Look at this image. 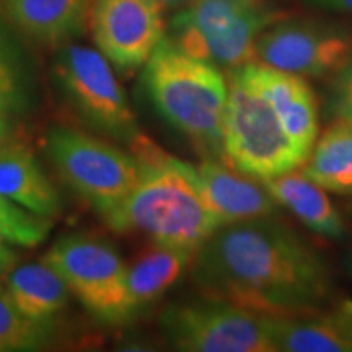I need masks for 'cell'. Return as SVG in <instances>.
I'll return each instance as SVG.
<instances>
[{"instance_id": "cell-15", "label": "cell", "mask_w": 352, "mask_h": 352, "mask_svg": "<svg viewBox=\"0 0 352 352\" xmlns=\"http://www.w3.org/2000/svg\"><path fill=\"white\" fill-rule=\"evenodd\" d=\"M0 195L28 209L51 217L60 209V197L33 152L19 140L0 148Z\"/></svg>"}, {"instance_id": "cell-7", "label": "cell", "mask_w": 352, "mask_h": 352, "mask_svg": "<svg viewBox=\"0 0 352 352\" xmlns=\"http://www.w3.org/2000/svg\"><path fill=\"white\" fill-rule=\"evenodd\" d=\"M166 342L183 352H277L270 316L233 303L202 300L171 303L160 314Z\"/></svg>"}, {"instance_id": "cell-10", "label": "cell", "mask_w": 352, "mask_h": 352, "mask_svg": "<svg viewBox=\"0 0 352 352\" xmlns=\"http://www.w3.org/2000/svg\"><path fill=\"white\" fill-rule=\"evenodd\" d=\"M352 54V33L316 20H279L254 44V60L300 77L334 76Z\"/></svg>"}, {"instance_id": "cell-22", "label": "cell", "mask_w": 352, "mask_h": 352, "mask_svg": "<svg viewBox=\"0 0 352 352\" xmlns=\"http://www.w3.org/2000/svg\"><path fill=\"white\" fill-rule=\"evenodd\" d=\"M51 227L50 217L30 212L0 195V240L33 248L46 240Z\"/></svg>"}, {"instance_id": "cell-1", "label": "cell", "mask_w": 352, "mask_h": 352, "mask_svg": "<svg viewBox=\"0 0 352 352\" xmlns=\"http://www.w3.org/2000/svg\"><path fill=\"white\" fill-rule=\"evenodd\" d=\"M191 276L202 297L271 318L321 310L334 298L323 256L272 215L217 228L196 250Z\"/></svg>"}, {"instance_id": "cell-5", "label": "cell", "mask_w": 352, "mask_h": 352, "mask_svg": "<svg viewBox=\"0 0 352 352\" xmlns=\"http://www.w3.org/2000/svg\"><path fill=\"white\" fill-rule=\"evenodd\" d=\"M280 20L270 0H188L171 21L179 50L217 67L235 69L254 60V44Z\"/></svg>"}, {"instance_id": "cell-17", "label": "cell", "mask_w": 352, "mask_h": 352, "mask_svg": "<svg viewBox=\"0 0 352 352\" xmlns=\"http://www.w3.org/2000/svg\"><path fill=\"white\" fill-rule=\"evenodd\" d=\"M91 0H2V8L30 38L59 43L80 33Z\"/></svg>"}, {"instance_id": "cell-3", "label": "cell", "mask_w": 352, "mask_h": 352, "mask_svg": "<svg viewBox=\"0 0 352 352\" xmlns=\"http://www.w3.org/2000/svg\"><path fill=\"white\" fill-rule=\"evenodd\" d=\"M144 85L157 111L204 158L226 164L223 118L228 83L217 65L189 56L170 38L145 63Z\"/></svg>"}, {"instance_id": "cell-13", "label": "cell", "mask_w": 352, "mask_h": 352, "mask_svg": "<svg viewBox=\"0 0 352 352\" xmlns=\"http://www.w3.org/2000/svg\"><path fill=\"white\" fill-rule=\"evenodd\" d=\"M206 199L223 226L270 217L277 210L274 201L259 179L246 176L219 160L204 158L196 166Z\"/></svg>"}, {"instance_id": "cell-27", "label": "cell", "mask_w": 352, "mask_h": 352, "mask_svg": "<svg viewBox=\"0 0 352 352\" xmlns=\"http://www.w3.org/2000/svg\"><path fill=\"white\" fill-rule=\"evenodd\" d=\"M12 140H15V138H13V129L10 120H8V114L0 109V148L3 145L10 144Z\"/></svg>"}, {"instance_id": "cell-26", "label": "cell", "mask_w": 352, "mask_h": 352, "mask_svg": "<svg viewBox=\"0 0 352 352\" xmlns=\"http://www.w3.org/2000/svg\"><path fill=\"white\" fill-rule=\"evenodd\" d=\"M16 253L8 246L7 241L0 240V276H6L16 264Z\"/></svg>"}, {"instance_id": "cell-4", "label": "cell", "mask_w": 352, "mask_h": 352, "mask_svg": "<svg viewBox=\"0 0 352 352\" xmlns=\"http://www.w3.org/2000/svg\"><path fill=\"white\" fill-rule=\"evenodd\" d=\"M227 83L226 164L259 182L300 168L305 158L292 144L279 114L254 83L246 64L230 69Z\"/></svg>"}, {"instance_id": "cell-16", "label": "cell", "mask_w": 352, "mask_h": 352, "mask_svg": "<svg viewBox=\"0 0 352 352\" xmlns=\"http://www.w3.org/2000/svg\"><path fill=\"white\" fill-rule=\"evenodd\" d=\"M261 183L277 204L290 210L308 230L331 240H341L346 235L340 210L334 208L324 189L302 171H289Z\"/></svg>"}, {"instance_id": "cell-28", "label": "cell", "mask_w": 352, "mask_h": 352, "mask_svg": "<svg viewBox=\"0 0 352 352\" xmlns=\"http://www.w3.org/2000/svg\"><path fill=\"white\" fill-rule=\"evenodd\" d=\"M164 10H173V8H182L188 0H155Z\"/></svg>"}, {"instance_id": "cell-19", "label": "cell", "mask_w": 352, "mask_h": 352, "mask_svg": "<svg viewBox=\"0 0 352 352\" xmlns=\"http://www.w3.org/2000/svg\"><path fill=\"white\" fill-rule=\"evenodd\" d=\"M3 285L21 314L36 321H52L69 303L67 284L44 261L13 267Z\"/></svg>"}, {"instance_id": "cell-14", "label": "cell", "mask_w": 352, "mask_h": 352, "mask_svg": "<svg viewBox=\"0 0 352 352\" xmlns=\"http://www.w3.org/2000/svg\"><path fill=\"white\" fill-rule=\"evenodd\" d=\"M277 352H352V302L271 318Z\"/></svg>"}, {"instance_id": "cell-11", "label": "cell", "mask_w": 352, "mask_h": 352, "mask_svg": "<svg viewBox=\"0 0 352 352\" xmlns=\"http://www.w3.org/2000/svg\"><path fill=\"white\" fill-rule=\"evenodd\" d=\"M88 20L100 52L120 69L145 65L165 38L155 0H91Z\"/></svg>"}, {"instance_id": "cell-21", "label": "cell", "mask_w": 352, "mask_h": 352, "mask_svg": "<svg viewBox=\"0 0 352 352\" xmlns=\"http://www.w3.org/2000/svg\"><path fill=\"white\" fill-rule=\"evenodd\" d=\"M52 336L54 328L51 321L25 316L3 283L0 284V352L41 351L51 344Z\"/></svg>"}, {"instance_id": "cell-18", "label": "cell", "mask_w": 352, "mask_h": 352, "mask_svg": "<svg viewBox=\"0 0 352 352\" xmlns=\"http://www.w3.org/2000/svg\"><path fill=\"white\" fill-rule=\"evenodd\" d=\"M192 258L195 252L189 250L152 243L147 252L127 266V292L135 314L164 297L191 270Z\"/></svg>"}, {"instance_id": "cell-25", "label": "cell", "mask_w": 352, "mask_h": 352, "mask_svg": "<svg viewBox=\"0 0 352 352\" xmlns=\"http://www.w3.org/2000/svg\"><path fill=\"white\" fill-rule=\"evenodd\" d=\"M308 7L318 8V10L344 13L352 16V0H302Z\"/></svg>"}, {"instance_id": "cell-8", "label": "cell", "mask_w": 352, "mask_h": 352, "mask_svg": "<svg viewBox=\"0 0 352 352\" xmlns=\"http://www.w3.org/2000/svg\"><path fill=\"white\" fill-rule=\"evenodd\" d=\"M41 261L59 272L70 294L96 320L118 324L135 315L127 292V266L107 241L88 235L64 236Z\"/></svg>"}, {"instance_id": "cell-2", "label": "cell", "mask_w": 352, "mask_h": 352, "mask_svg": "<svg viewBox=\"0 0 352 352\" xmlns=\"http://www.w3.org/2000/svg\"><path fill=\"white\" fill-rule=\"evenodd\" d=\"M127 147L139 158L142 175L129 195L101 217L118 233H144L152 243L196 253L222 227L196 166L168 155L144 134Z\"/></svg>"}, {"instance_id": "cell-24", "label": "cell", "mask_w": 352, "mask_h": 352, "mask_svg": "<svg viewBox=\"0 0 352 352\" xmlns=\"http://www.w3.org/2000/svg\"><path fill=\"white\" fill-rule=\"evenodd\" d=\"M329 111L336 120L352 122V54L333 76L329 90Z\"/></svg>"}, {"instance_id": "cell-6", "label": "cell", "mask_w": 352, "mask_h": 352, "mask_svg": "<svg viewBox=\"0 0 352 352\" xmlns=\"http://www.w3.org/2000/svg\"><path fill=\"white\" fill-rule=\"evenodd\" d=\"M44 151L60 179L100 215L116 208L142 175L134 153L70 127L52 129Z\"/></svg>"}, {"instance_id": "cell-12", "label": "cell", "mask_w": 352, "mask_h": 352, "mask_svg": "<svg viewBox=\"0 0 352 352\" xmlns=\"http://www.w3.org/2000/svg\"><path fill=\"white\" fill-rule=\"evenodd\" d=\"M246 69L271 101L290 140L307 162L318 139L320 127L318 104L310 85L300 76L254 60L246 63Z\"/></svg>"}, {"instance_id": "cell-23", "label": "cell", "mask_w": 352, "mask_h": 352, "mask_svg": "<svg viewBox=\"0 0 352 352\" xmlns=\"http://www.w3.org/2000/svg\"><path fill=\"white\" fill-rule=\"evenodd\" d=\"M25 101L26 95L19 64L0 28V109L7 114L21 113Z\"/></svg>"}, {"instance_id": "cell-29", "label": "cell", "mask_w": 352, "mask_h": 352, "mask_svg": "<svg viewBox=\"0 0 352 352\" xmlns=\"http://www.w3.org/2000/svg\"><path fill=\"white\" fill-rule=\"evenodd\" d=\"M342 266H344V270L347 274L352 277V248H349L344 254V259H342Z\"/></svg>"}, {"instance_id": "cell-20", "label": "cell", "mask_w": 352, "mask_h": 352, "mask_svg": "<svg viewBox=\"0 0 352 352\" xmlns=\"http://www.w3.org/2000/svg\"><path fill=\"white\" fill-rule=\"evenodd\" d=\"M302 173L324 191L352 196V122L336 120L316 139Z\"/></svg>"}, {"instance_id": "cell-9", "label": "cell", "mask_w": 352, "mask_h": 352, "mask_svg": "<svg viewBox=\"0 0 352 352\" xmlns=\"http://www.w3.org/2000/svg\"><path fill=\"white\" fill-rule=\"evenodd\" d=\"M54 77L69 103L95 129L126 145L142 134L124 90L101 52L76 44L64 47L54 60Z\"/></svg>"}]
</instances>
